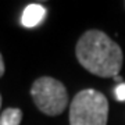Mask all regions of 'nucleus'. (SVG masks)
<instances>
[{"mask_svg": "<svg viewBox=\"0 0 125 125\" xmlns=\"http://www.w3.org/2000/svg\"><path fill=\"white\" fill-rule=\"evenodd\" d=\"M76 58L89 72L102 78H115L122 67V50L104 32H85L76 43Z\"/></svg>", "mask_w": 125, "mask_h": 125, "instance_id": "f257e3e1", "label": "nucleus"}, {"mask_svg": "<svg viewBox=\"0 0 125 125\" xmlns=\"http://www.w3.org/2000/svg\"><path fill=\"white\" fill-rule=\"evenodd\" d=\"M108 102L94 89L81 90L70 106L71 125H107Z\"/></svg>", "mask_w": 125, "mask_h": 125, "instance_id": "f03ea898", "label": "nucleus"}, {"mask_svg": "<svg viewBox=\"0 0 125 125\" xmlns=\"http://www.w3.org/2000/svg\"><path fill=\"white\" fill-rule=\"evenodd\" d=\"M31 94L38 108L47 115L61 114L68 104L65 86L60 81L50 76H42L36 79L32 85Z\"/></svg>", "mask_w": 125, "mask_h": 125, "instance_id": "7ed1b4c3", "label": "nucleus"}, {"mask_svg": "<svg viewBox=\"0 0 125 125\" xmlns=\"http://www.w3.org/2000/svg\"><path fill=\"white\" fill-rule=\"evenodd\" d=\"M46 15V9L40 4H28L22 11V17H21V24L25 28H35L38 27Z\"/></svg>", "mask_w": 125, "mask_h": 125, "instance_id": "20e7f679", "label": "nucleus"}, {"mask_svg": "<svg viewBox=\"0 0 125 125\" xmlns=\"http://www.w3.org/2000/svg\"><path fill=\"white\" fill-rule=\"evenodd\" d=\"M22 120V113L20 108H7L0 117V125H20Z\"/></svg>", "mask_w": 125, "mask_h": 125, "instance_id": "39448f33", "label": "nucleus"}, {"mask_svg": "<svg viewBox=\"0 0 125 125\" xmlns=\"http://www.w3.org/2000/svg\"><path fill=\"white\" fill-rule=\"evenodd\" d=\"M114 96L118 102H125V83L121 82L114 88Z\"/></svg>", "mask_w": 125, "mask_h": 125, "instance_id": "423d86ee", "label": "nucleus"}, {"mask_svg": "<svg viewBox=\"0 0 125 125\" xmlns=\"http://www.w3.org/2000/svg\"><path fill=\"white\" fill-rule=\"evenodd\" d=\"M3 74H4V62H3V57L0 54V78L3 76Z\"/></svg>", "mask_w": 125, "mask_h": 125, "instance_id": "0eeeda50", "label": "nucleus"}, {"mask_svg": "<svg viewBox=\"0 0 125 125\" xmlns=\"http://www.w3.org/2000/svg\"><path fill=\"white\" fill-rule=\"evenodd\" d=\"M0 107H1V96H0Z\"/></svg>", "mask_w": 125, "mask_h": 125, "instance_id": "6e6552de", "label": "nucleus"}]
</instances>
